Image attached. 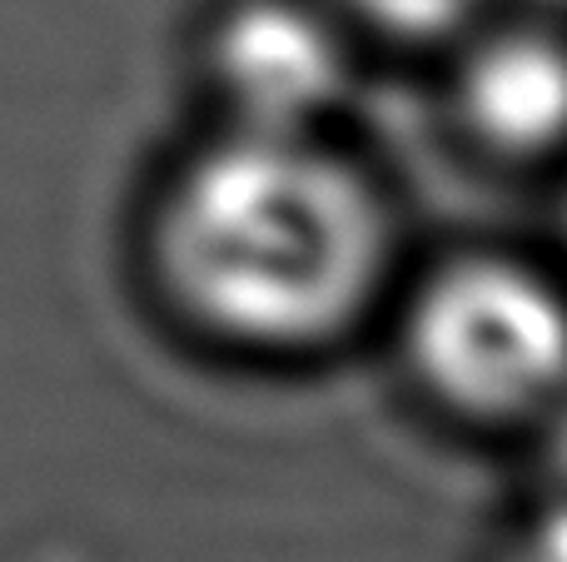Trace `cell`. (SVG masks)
Returning <instances> with one entry per match:
<instances>
[{"label": "cell", "mask_w": 567, "mask_h": 562, "mask_svg": "<svg viewBox=\"0 0 567 562\" xmlns=\"http://www.w3.org/2000/svg\"><path fill=\"white\" fill-rule=\"evenodd\" d=\"M215 70L245 129L309 135L343 95L349 55L319 10L299 0H245L215 35Z\"/></svg>", "instance_id": "obj_3"}, {"label": "cell", "mask_w": 567, "mask_h": 562, "mask_svg": "<svg viewBox=\"0 0 567 562\" xmlns=\"http://www.w3.org/2000/svg\"><path fill=\"white\" fill-rule=\"evenodd\" d=\"M558 418H553V454H558V464H563V473H567V388L558 394Z\"/></svg>", "instance_id": "obj_7"}, {"label": "cell", "mask_w": 567, "mask_h": 562, "mask_svg": "<svg viewBox=\"0 0 567 562\" xmlns=\"http://www.w3.org/2000/svg\"><path fill=\"white\" fill-rule=\"evenodd\" d=\"M508 562H567V498L548 503L528 528H523Z\"/></svg>", "instance_id": "obj_6"}, {"label": "cell", "mask_w": 567, "mask_h": 562, "mask_svg": "<svg viewBox=\"0 0 567 562\" xmlns=\"http://www.w3.org/2000/svg\"><path fill=\"white\" fill-rule=\"evenodd\" d=\"M155 244L165 284L205 329L309 348L363 314L389 225L349 159L309 135L239 129L169 189Z\"/></svg>", "instance_id": "obj_1"}, {"label": "cell", "mask_w": 567, "mask_h": 562, "mask_svg": "<svg viewBox=\"0 0 567 562\" xmlns=\"http://www.w3.org/2000/svg\"><path fill=\"white\" fill-rule=\"evenodd\" d=\"M468 125L508 155L567 139V45L548 30H513L473 55L463 75Z\"/></svg>", "instance_id": "obj_4"}, {"label": "cell", "mask_w": 567, "mask_h": 562, "mask_svg": "<svg viewBox=\"0 0 567 562\" xmlns=\"http://www.w3.org/2000/svg\"><path fill=\"white\" fill-rule=\"evenodd\" d=\"M363 20L393 30V35H443L468 15L478 0H349Z\"/></svg>", "instance_id": "obj_5"}, {"label": "cell", "mask_w": 567, "mask_h": 562, "mask_svg": "<svg viewBox=\"0 0 567 562\" xmlns=\"http://www.w3.org/2000/svg\"><path fill=\"white\" fill-rule=\"evenodd\" d=\"M429 388L478 418H518L567 388V299L518 259L473 254L433 274L409 324Z\"/></svg>", "instance_id": "obj_2"}, {"label": "cell", "mask_w": 567, "mask_h": 562, "mask_svg": "<svg viewBox=\"0 0 567 562\" xmlns=\"http://www.w3.org/2000/svg\"><path fill=\"white\" fill-rule=\"evenodd\" d=\"M523 6H533V10H563L567 0H523Z\"/></svg>", "instance_id": "obj_8"}]
</instances>
